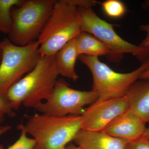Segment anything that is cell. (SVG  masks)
Returning <instances> with one entry per match:
<instances>
[{
  "label": "cell",
  "mask_w": 149,
  "mask_h": 149,
  "mask_svg": "<svg viewBox=\"0 0 149 149\" xmlns=\"http://www.w3.org/2000/svg\"><path fill=\"white\" fill-rule=\"evenodd\" d=\"M59 74L55 56H41L35 68L9 89L6 97L13 110L22 104L37 109L50 97Z\"/></svg>",
  "instance_id": "cell-1"
},
{
  "label": "cell",
  "mask_w": 149,
  "mask_h": 149,
  "mask_svg": "<svg viewBox=\"0 0 149 149\" xmlns=\"http://www.w3.org/2000/svg\"><path fill=\"white\" fill-rule=\"evenodd\" d=\"M82 32V20L73 0L56 1L50 16L38 38L41 56L55 55Z\"/></svg>",
  "instance_id": "cell-2"
},
{
  "label": "cell",
  "mask_w": 149,
  "mask_h": 149,
  "mask_svg": "<svg viewBox=\"0 0 149 149\" xmlns=\"http://www.w3.org/2000/svg\"><path fill=\"white\" fill-rule=\"evenodd\" d=\"M82 126L80 115L35 113L29 117L24 128L36 141L34 149H63L73 141Z\"/></svg>",
  "instance_id": "cell-3"
},
{
  "label": "cell",
  "mask_w": 149,
  "mask_h": 149,
  "mask_svg": "<svg viewBox=\"0 0 149 149\" xmlns=\"http://www.w3.org/2000/svg\"><path fill=\"white\" fill-rule=\"evenodd\" d=\"M78 58L91 71L93 78L92 90L97 94L99 100L124 97L142 74L149 69V58L132 72L120 73L102 62L97 57L80 55Z\"/></svg>",
  "instance_id": "cell-4"
},
{
  "label": "cell",
  "mask_w": 149,
  "mask_h": 149,
  "mask_svg": "<svg viewBox=\"0 0 149 149\" xmlns=\"http://www.w3.org/2000/svg\"><path fill=\"white\" fill-rule=\"evenodd\" d=\"M56 0H27L12 10V26L8 39L24 46L37 41L47 22Z\"/></svg>",
  "instance_id": "cell-5"
},
{
  "label": "cell",
  "mask_w": 149,
  "mask_h": 149,
  "mask_svg": "<svg viewBox=\"0 0 149 149\" xmlns=\"http://www.w3.org/2000/svg\"><path fill=\"white\" fill-rule=\"evenodd\" d=\"M97 4V1L88 0L85 5L77 7L82 20V32L93 35L109 48L111 54L109 59L111 61H119L125 54H132L142 62L149 58L144 49L123 40L115 31L113 24L97 15L93 9Z\"/></svg>",
  "instance_id": "cell-6"
},
{
  "label": "cell",
  "mask_w": 149,
  "mask_h": 149,
  "mask_svg": "<svg viewBox=\"0 0 149 149\" xmlns=\"http://www.w3.org/2000/svg\"><path fill=\"white\" fill-rule=\"evenodd\" d=\"M39 47L37 41L24 46L16 45L8 38L2 41L0 96H6L14 84L35 68L41 57Z\"/></svg>",
  "instance_id": "cell-7"
},
{
  "label": "cell",
  "mask_w": 149,
  "mask_h": 149,
  "mask_svg": "<svg viewBox=\"0 0 149 149\" xmlns=\"http://www.w3.org/2000/svg\"><path fill=\"white\" fill-rule=\"evenodd\" d=\"M98 99L95 91L74 90L63 79H58L50 97L42 102L37 109L41 113L58 116L80 115L84 107L92 104Z\"/></svg>",
  "instance_id": "cell-8"
},
{
  "label": "cell",
  "mask_w": 149,
  "mask_h": 149,
  "mask_svg": "<svg viewBox=\"0 0 149 149\" xmlns=\"http://www.w3.org/2000/svg\"><path fill=\"white\" fill-rule=\"evenodd\" d=\"M128 109L126 95L118 98L97 100L81 115V130L102 131L115 118Z\"/></svg>",
  "instance_id": "cell-9"
},
{
  "label": "cell",
  "mask_w": 149,
  "mask_h": 149,
  "mask_svg": "<svg viewBox=\"0 0 149 149\" xmlns=\"http://www.w3.org/2000/svg\"><path fill=\"white\" fill-rule=\"evenodd\" d=\"M146 123L133 111L128 109L110 123L102 130L110 136L128 142L145 137Z\"/></svg>",
  "instance_id": "cell-10"
},
{
  "label": "cell",
  "mask_w": 149,
  "mask_h": 149,
  "mask_svg": "<svg viewBox=\"0 0 149 149\" xmlns=\"http://www.w3.org/2000/svg\"><path fill=\"white\" fill-rule=\"evenodd\" d=\"M73 141L82 149H125L128 143L102 131L83 130H79Z\"/></svg>",
  "instance_id": "cell-11"
},
{
  "label": "cell",
  "mask_w": 149,
  "mask_h": 149,
  "mask_svg": "<svg viewBox=\"0 0 149 149\" xmlns=\"http://www.w3.org/2000/svg\"><path fill=\"white\" fill-rule=\"evenodd\" d=\"M128 109L133 111L146 123L149 122V80H137L127 95Z\"/></svg>",
  "instance_id": "cell-12"
},
{
  "label": "cell",
  "mask_w": 149,
  "mask_h": 149,
  "mask_svg": "<svg viewBox=\"0 0 149 149\" xmlns=\"http://www.w3.org/2000/svg\"><path fill=\"white\" fill-rule=\"evenodd\" d=\"M75 38L66 43L55 55L59 74L74 81L79 78L74 69L79 56Z\"/></svg>",
  "instance_id": "cell-13"
},
{
  "label": "cell",
  "mask_w": 149,
  "mask_h": 149,
  "mask_svg": "<svg viewBox=\"0 0 149 149\" xmlns=\"http://www.w3.org/2000/svg\"><path fill=\"white\" fill-rule=\"evenodd\" d=\"M75 39L79 56L97 57L105 56L108 58L110 56L111 52L109 48L93 35L82 32Z\"/></svg>",
  "instance_id": "cell-14"
},
{
  "label": "cell",
  "mask_w": 149,
  "mask_h": 149,
  "mask_svg": "<svg viewBox=\"0 0 149 149\" xmlns=\"http://www.w3.org/2000/svg\"><path fill=\"white\" fill-rule=\"evenodd\" d=\"M24 0H0V32L8 35L12 26V10L21 5Z\"/></svg>",
  "instance_id": "cell-15"
},
{
  "label": "cell",
  "mask_w": 149,
  "mask_h": 149,
  "mask_svg": "<svg viewBox=\"0 0 149 149\" xmlns=\"http://www.w3.org/2000/svg\"><path fill=\"white\" fill-rule=\"evenodd\" d=\"M97 2L101 5L104 13L107 16L111 18H119L127 11L125 4L118 0H107L103 2Z\"/></svg>",
  "instance_id": "cell-16"
},
{
  "label": "cell",
  "mask_w": 149,
  "mask_h": 149,
  "mask_svg": "<svg viewBox=\"0 0 149 149\" xmlns=\"http://www.w3.org/2000/svg\"><path fill=\"white\" fill-rule=\"evenodd\" d=\"M17 128L21 130L20 137L14 143L6 149H34L36 141L34 139H30L27 137L24 125L19 124ZM0 149H5L4 148L3 145H0Z\"/></svg>",
  "instance_id": "cell-17"
},
{
  "label": "cell",
  "mask_w": 149,
  "mask_h": 149,
  "mask_svg": "<svg viewBox=\"0 0 149 149\" xmlns=\"http://www.w3.org/2000/svg\"><path fill=\"white\" fill-rule=\"evenodd\" d=\"M13 110L6 96H0V124L3 122L6 115L11 117L15 116Z\"/></svg>",
  "instance_id": "cell-18"
},
{
  "label": "cell",
  "mask_w": 149,
  "mask_h": 149,
  "mask_svg": "<svg viewBox=\"0 0 149 149\" xmlns=\"http://www.w3.org/2000/svg\"><path fill=\"white\" fill-rule=\"evenodd\" d=\"M125 149H149V140L145 137L128 142Z\"/></svg>",
  "instance_id": "cell-19"
},
{
  "label": "cell",
  "mask_w": 149,
  "mask_h": 149,
  "mask_svg": "<svg viewBox=\"0 0 149 149\" xmlns=\"http://www.w3.org/2000/svg\"><path fill=\"white\" fill-rule=\"evenodd\" d=\"M139 29L141 31L146 32V35L139 46L146 51L149 56V24H141L139 26Z\"/></svg>",
  "instance_id": "cell-20"
},
{
  "label": "cell",
  "mask_w": 149,
  "mask_h": 149,
  "mask_svg": "<svg viewBox=\"0 0 149 149\" xmlns=\"http://www.w3.org/2000/svg\"><path fill=\"white\" fill-rule=\"evenodd\" d=\"M11 128V127L9 125H6L4 126H1L0 125V136L4 134L9 131Z\"/></svg>",
  "instance_id": "cell-21"
},
{
  "label": "cell",
  "mask_w": 149,
  "mask_h": 149,
  "mask_svg": "<svg viewBox=\"0 0 149 149\" xmlns=\"http://www.w3.org/2000/svg\"><path fill=\"white\" fill-rule=\"evenodd\" d=\"M141 80H149V69L144 72L140 77Z\"/></svg>",
  "instance_id": "cell-22"
},
{
  "label": "cell",
  "mask_w": 149,
  "mask_h": 149,
  "mask_svg": "<svg viewBox=\"0 0 149 149\" xmlns=\"http://www.w3.org/2000/svg\"><path fill=\"white\" fill-rule=\"evenodd\" d=\"M63 149H82L80 147L77 146L74 144L70 143L67 145Z\"/></svg>",
  "instance_id": "cell-23"
},
{
  "label": "cell",
  "mask_w": 149,
  "mask_h": 149,
  "mask_svg": "<svg viewBox=\"0 0 149 149\" xmlns=\"http://www.w3.org/2000/svg\"><path fill=\"white\" fill-rule=\"evenodd\" d=\"M143 7L144 8H149V0L146 1L143 3Z\"/></svg>",
  "instance_id": "cell-24"
},
{
  "label": "cell",
  "mask_w": 149,
  "mask_h": 149,
  "mask_svg": "<svg viewBox=\"0 0 149 149\" xmlns=\"http://www.w3.org/2000/svg\"><path fill=\"white\" fill-rule=\"evenodd\" d=\"M2 41H0V63L2 57Z\"/></svg>",
  "instance_id": "cell-25"
},
{
  "label": "cell",
  "mask_w": 149,
  "mask_h": 149,
  "mask_svg": "<svg viewBox=\"0 0 149 149\" xmlns=\"http://www.w3.org/2000/svg\"><path fill=\"white\" fill-rule=\"evenodd\" d=\"M145 137L149 140V127L146 128V133H145Z\"/></svg>",
  "instance_id": "cell-26"
}]
</instances>
